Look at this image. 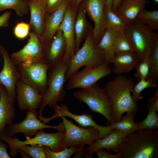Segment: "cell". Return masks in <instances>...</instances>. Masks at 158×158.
I'll return each mask as SVG.
<instances>
[{
    "label": "cell",
    "instance_id": "6da1fadb",
    "mask_svg": "<svg viewBox=\"0 0 158 158\" xmlns=\"http://www.w3.org/2000/svg\"><path fill=\"white\" fill-rule=\"evenodd\" d=\"M135 84L133 79L122 75L115 77L103 88L111 102L113 122L119 121L125 113L138 111L136 102L133 101L131 95Z\"/></svg>",
    "mask_w": 158,
    "mask_h": 158
},
{
    "label": "cell",
    "instance_id": "7a4b0ae2",
    "mask_svg": "<svg viewBox=\"0 0 158 158\" xmlns=\"http://www.w3.org/2000/svg\"><path fill=\"white\" fill-rule=\"evenodd\" d=\"M122 158H158V130L138 129L127 135L119 147L117 152Z\"/></svg>",
    "mask_w": 158,
    "mask_h": 158
},
{
    "label": "cell",
    "instance_id": "3957f363",
    "mask_svg": "<svg viewBox=\"0 0 158 158\" xmlns=\"http://www.w3.org/2000/svg\"><path fill=\"white\" fill-rule=\"evenodd\" d=\"M105 62H106L104 52L95 44L90 31L82 47L76 51L68 62L65 74L66 80H68L72 74L83 66L94 67Z\"/></svg>",
    "mask_w": 158,
    "mask_h": 158
},
{
    "label": "cell",
    "instance_id": "277c9868",
    "mask_svg": "<svg viewBox=\"0 0 158 158\" xmlns=\"http://www.w3.org/2000/svg\"><path fill=\"white\" fill-rule=\"evenodd\" d=\"M68 65V63L62 61L49 70L48 74L47 88L40 105L38 115H42L43 110L47 105L54 109L58 102L63 101L66 94L64 88L66 81L65 74Z\"/></svg>",
    "mask_w": 158,
    "mask_h": 158
},
{
    "label": "cell",
    "instance_id": "5b68a950",
    "mask_svg": "<svg viewBox=\"0 0 158 158\" xmlns=\"http://www.w3.org/2000/svg\"><path fill=\"white\" fill-rule=\"evenodd\" d=\"M65 133V130L58 131L56 133H48L40 130L34 137H26L25 140L21 141L18 138L9 137L3 132L0 133V138L8 143L10 147L8 154L10 156L15 157L18 153V147L25 145H40L49 147L54 152L60 151L64 148L62 143Z\"/></svg>",
    "mask_w": 158,
    "mask_h": 158
},
{
    "label": "cell",
    "instance_id": "8992f818",
    "mask_svg": "<svg viewBox=\"0 0 158 158\" xmlns=\"http://www.w3.org/2000/svg\"><path fill=\"white\" fill-rule=\"evenodd\" d=\"M125 30L138 55L140 61L150 56L158 36L149 26L137 20L127 24Z\"/></svg>",
    "mask_w": 158,
    "mask_h": 158
},
{
    "label": "cell",
    "instance_id": "52a82bcc",
    "mask_svg": "<svg viewBox=\"0 0 158 158\" xmlns=\"http://www.w3.org/2000/svg\"><path fill=\"white\" fill-rule=\"evenodd\" d=\"M73 97L80 101L85 103L90 110L99 113L106 119L107 125L114 122L112 118V105L111 100L103 88L96 83L75 92Z\"/></svg>",
    "mask_w": 158,
    "mask_h": 158
},
{
    "label": "cell",
    "instance_id": "ba28073f",
    "mask_svg": "<svg viewBox=\"0 0 158 158\" xmlns=\"http://www.w3.org/2000/svg\"><path fill=\"white\" fill-rule=\"evenodd\" d=\"M65 127V133L62 145L68 148L71 146L84 147L101 138L98 131L92 127H82L75 125L65 117L61 116Z\"/></svg>",
    "mask_w": 158,
    "mask_h": 158
},
{
    "label": "cell",
    "instance_id": "9c48e42d",
    "mask_svg": "<svg viewBox=\"0 0 158 158\" xmlns=\"http://www.w3.org/2000/svg\"><path fill=\"white\" fill-rule=\"evenodd\" d=\"M20 79L37 89L43 95L47 88L48 66L42 62L23 63L16 66Z\"/></svg>",
    "mask_w": 158,
    "mask_h": 158
},
{
    "label": "cell",
    "instance_id": "30bf717a",
    "mask_svg": "<svg viewBox=\"0 0 158 158\" xmlns=\"http://www.w3.org/2000/svg\"><path fill=\"white\" fill-rule=\"evenodd\" d=\"M112 72L109 63L107 62L95 67H85L82 71H77L69 77L67 89L70 90L90 87L102 78L110 75Z\"/></svg>",
    "mask_w": 158,
    "mask_h": 158
},
{
    "label": "cell",
    "instance_id": "8fae6325",
    "mask_svg": "<svg viewBox=\"0 0 158 158\" xmlns=\"http://www.w3.org/2000/svg\"><path fill=\"white\" fill-rule=\"evenodd\" d=\"M37 114L35 109L26 111V117L24 119L19 123H12L8 126L6 129V134L9 137H12L14 134L21 133L24 134L25 137L32 138L38 130L43 129L54 128L58 131L65 130L62 121L56 126L48 125L38 119Z\"/></svg>",
    "mask_w": 158,
    "mask_h": 158
},
{
    "label": "cell",
    "instance_id": "7c38bea8",
    "mask_svg": "<svg viewBox=\"0 0 158 158\" xmlns=\"http://www.w3.org/2000/svg\"><path fill=\"white\" fill-rule=\"evenodd\" d=\"M54 110L55 112L49 118L44 117L43 115H39V119L46 124L54 118L61 116L68 117L75 120L82 127L91 126L97 129L99 132L101 138H104L109 135L113 129L110 128L108 125L102 126L97 124L93 120L92 114L83 113L81 115L74 114L70 111L68 107L65 104L57 105Z\"/></svg>",
    "mask_w": 158,
    "mask_h": 158
},
{
    "label": "cell",
    "instance_id": "4fadbf2b",
    "mask_svg": "<svg viewBox=\"0 0 158 158\" xmlns=\"http://www.w3.org/2000/svg\"><path fill=\"white\" fill-rule=\"evenodd\" d=\"M26 45L20 50L11 54L10 59L16 66L23 63L44 62L43 48L37 35L32 32Z\"/></svg>",
    "mask_w": 158,
    "mask_h": 158
},
{
    "label": "cell",
    "instance_id": "5bb4252c",
    "mask_svg": "<svg viewBox=\"0 0 158 158\" xmlns=\"http://www.w3.org/2000/svg\"><path fill=\"white\" fill-rule=\"evenodd\" d=\"M106 6V0H87L85 10L94 23L92 31L93 42L97 45L106 30L104 11Z\"/></svg>",
    "mask_w": 158,
    "mask_h": 158
},
{
    "label": "cell",
    "instance_id": "9a60e30c",
    "mask_svg": "<svg viewBox=\"0 0 158 158\" xmlns=\"http://www.w3.org/2000/svg\"><path fill=\"white\" fill-rule=\"evenodd\" d=\"M75 15V11L69 4L59 28L62 32L66 42L65 52L62 60L65 63H68L76 52L74 31Z\"/></svg>",
    "mask_w": 158,
    "mask_h": 158
},
{
    "label": "cell",
    "instance_id": "2e32d148",
    "mask_svg": "<svg viewBox=\"0 0 158 158\" xmlns=\"http://www.w3.org/2000/svg\"><path fill=\"white\" fill-rule=\"evenodd\" d=\"M16 98L20 110H36L39 107L43 95L35 87L20 80L16 83Z\"/></svg>",
    "mask_w": 158,
    "mask_h": 158
},
{
    "label": "cell",
    "instance_id": "e0dca14e",
    "mask_svg": "<svg viewBox=\"0 0 158 158\" xmlns=\"http://www.w3.org/2000/svg\"><path fill=\"white\" fill-rule=\"evenodd\" d=\"M0 53L4 60L3 67L0 72V85H3L11 96L16 98V84L20 80L19 73L8 52L4 47L0 45Z\"/></svg>",
    "mask_w": 158,
    "mask_h": 158
},
{
    "label": "cell",
    "instance_id": "ac0fdd59",
    "mask_svg": "<svg viewBox=\"0 0 158 158\" xmlns=\"http://www.w3.org/2000/svg\"><path fill=\"white\" fill-rule=\"evenodd\" d=\"M69 0H65L56 9L46 15L44 30L40 39L43 48L51 42L58 30L69 4Z\"/></svg>",
    "mask_w": 158,
    "mask_h": 158
},
{
    "label": "cell",
    "instance_id": "d6986e66",
    "mask_svg": "<svg viewBox=\"0 0 158 158\" xmlns=\"http://www.w3.org/2000/svg\"><path fill=\"white\" fill-rule=\"evenodd\" d=\"M66 48L62 32L59 29L51 42L43 48V61L48 66L49 70L62 61Z\"/></svg>",
    "mask_w": 158,
    "mask_h": 158
},
{
    "label": "cell",
    "instance_id": "ffe728a7",
    "mask_svg": "<svg viewBox=\"0 0 158 158\" xmlns=\"http://www.w3.org/2000/svg\"><path fill=\"white\" fill-rule=\"evenodd\" d=\"M127 135L120 131L114 130L108 136L100 138L91 145L83 149V156L92 158L94 152L99 150L104 149L117 152L118 149Z\"/></svg>",
    "mask_w": 158,
    "mask_h": 158
},
{
    "label": "cell",
    "instance_id": "44dd1931",
    "mask_svg": "<svg viewBox=\"0 0 158 158\" xmlns=\"http://www.w3.org/2000/svg\"><path fill=\"white\" fill-rule=\"evenodd\" d=\"M30 12L29 23L32 32L36 34L40 40L44 33L45 20L47 13L46 0L37 2L32 0L28 1Z\"/></svg>",
    "mask_w": 158,
    "mask_h": 158
},
{
    "label": "cell",
    "instance_id": "7402d4cb",
    "mask_svg": "<svg viewBox=\"0 0 158 158\" xmlns=\"http://www.w3.org/2000/svg\"><path fill=\"white\" fill-rule=\"evenodd\" d=\"M15 98L8 93L3 85H0V133H6V126L12 124L16 116Z\"/></svg>",
    "mask_w": 158,
    "mask_h": 158
},
{
    "label": "cell",
    "instance_id": "603a6c76",
    "mask_svg": "<svg viewBox=\"0 0 158 158\" xmlns=\"http://www.w3.org/2000/svg\"><path fill=\"white\" fill-rule=\"evenodd\" d=\"M139 61L140 59L135 52H118L111 62L113 64L112 71L117 75H123L135 68Z\"/></svg>",
    "mask_w": 158,
    "mask_h": 158
},
{
    "label": "cell",
    "instance_id": "cb8c5ba5",
    "mask_svg": "<svg viewBox=\"0 0 158 158\" xmlns=\"http://www.w3.org/2000/svg\"><path fill=\"white\" fill-rule=\"evenodd\" d=\"M147 0H123L121 4L115 12L127 24L136 20L137 16L147 4Z\"/></svg>",
    "mask_w": 158,
    "mask_h": 158
},
{
    "label": "cell",
    "instance_id": "d4e9b609",
    "mask_svg": "<svg viewBox=\"0 0 158 158\" xmlns=\"http://www.w3.org/2000/svg\"><path fill=\"white\" fill-rule=\"evenodd\" d=\"M118 30L109 27L106 28L105 33L97 46L102 49L105 54V61L109 63L114 57L113 46Z\"/></svg>",
    "mask_w": 158,
    "mask_h": 158
},
{
    "label": "cell",
    "instance_id": "484cf974",
    "mask_svg": "<svg viewBox=\"0 0 158 158\" xmlns=\"http://www.w3.org/2000/svg\"><path fill=\"white\" fill-rule=\"evenodd\" d=\"M136 112L137 111H133L126 113L119 121L108 125L111 128L122 132L127 135L138 129L136 122L134 120Z\"/></svg>",
    "mask_w": 158,
    "mask_h": 158
},
{
    "label": "cell",
    "instance_id": "4316f807",
    "mask_svg": "<svg viewBox=\"0 0 158 158\" xmlns=\"http://www.w3.org/2000/svg\"><path fill=\"white\" fill-rule=\"evenodd\" d=\"M147 106L148 112L147 116L142 121L136 122L138 129H157L158 128V108L152 97L149 100Z\"/></svg>",
    "mask_w": 158,
    "mask_h": 158
},
{
    "label": "cell",
    "instance_id": "83f0119b",
    "mask_svg": "<svg viewBox=\"0 0 158 158\" xmlns=\"http://www.w3.org/2000/svg\"><path fill=\"white\" fill-rule=\"evenodd\" d=\"M86 12L85 9H80L75 20L74 31L76 52L79 49L81 42L83 40L88 28L87 23L85 18Z\"/></svg>",
    "mask_w": 158,
    "mask_h": 158
},
{
    "label": "cell",
    "instance_id": "f1b7e54d",
    "mask_svg": "<svg viewBox=\"0 0 158 158\" xmlns=\"http://www.w3.org/2000/svg\"><path fill=\"white\" fill-rule=\"evenodd\" d=\"M113 50L115 56L118 52H135L131 42L125 30L118 31L114 41Z\"/></svg>",
    "mask_w": 158,
    "mask_h": 158
},
{
    "label": "cell",
    "instance_id": "f546056e",
    "mask_svg": "<svg viewBox=\"0 0 158 158\" xmlns=\"http://www.w3.org/2000/svg\"><path fill=\"white\" fill-rule=\"evenodd\" d=\"M8 9L14 10L20 17L26 15L29 11L28 1L25 0H0V12Z\"/></svg>",
    "mask_w": 158,
    "mask_h": 158
},
{
    "label": "cell",
    "instance_id": "4dcf8cb0",
    "mask_svg": "<svg viewBox=\"0 0 158 158\" xmlns=\"http://www.w3.org/2000/svg\"><path fill=\"white\" fill-rule=\"evenodd\" d=\"M104 17L106 28H113L117 30H124L127 24L112 10L105 9Z\"/></svg>",
    "mask_w": 158,
    "mask_h": 158
},
{
    "label": "cell",
    "instance_id": "1f68e13d",
    "mask_svg": "<svg viewBox=\"0 0 158 158\" xmlns=\"http://www.w3.org/2000/svg\"><path fill=\"white\" fill-rule=\"evenodd\" d=\"M137 20L141 23L150 27L154 30H158V11H147L145 9L137 16Z\"/></svg>",
    "mask_w": 158,
    "mask_h": 158
},
{
    "label": "cell",
    "instance_id": "d6a6232c",
    "mask_svg": "<svg viewBox=\"0 0 158 158\" xmlns=\"http://www.w3.org/2000/svg\"><path fill=\"white\" fill-rule=\"evenodd\" d=\"M156 84L150 79H142L135 84L132 90V97L134 101L136 102L143 99L141 95L142 91L148 88H154L157 86Z\"/></svg>",
    "mask_w": 158,
    "mask_h": 158
},
{
    "label": "cell",
    "instance_id": "836d02e7",
    "mask_svg": "<svg viewBox=\"0 0 158 158\" xmlns=\"http://www.w3.org/2000/svg\"><path fill=\"white\" fill-rule=\"evenodd\" d=\"M156 84L158 80V38L149 58V78Z\"/></svg>",
    "mask_w": 158,
    "mask_h": 158
},
{
    "label": "cell",
    "instance_id": "e575fe53",
    "mask_svg": "<svg viewBox=\"0 0 158 158\" xmlns=\"http://www.w3.org/2000/svg\"><path fill=\"white\" fill-rule=\"evenodd\" d=\"M44 150L46 158H70L76 152L77 148L71 146L69 148L64 147L60 151L54 152L49 147L44 146Z\"/></svg>",
    "mask_w": 158,
    "mask_h": 158
},
{
    "label": "cell",
    "instance_id": "d590c367",
    "mask_svg": "<svg viewBox=\"0 0 158 158\" xmlns=\"http://www.w3.org/2000/svg\"><path fill=\"white\" fill-rule=\"evenodd\" d=\"M44 146L36 145L29 146L25 145L18 147V150L23 152L32 158H46L44 152Z\"/></svg>",
    "mask_w": 158,
    "mask_h": 158
},
{
    "label": "cell",
    "instance_id": "8d00e7d4",
    "mask_svg": "<svg viewBox=\"0 0 158 158\" xmlns=\"http://www.w3.org/2000/svg\"><path fill=\"white\" fill-rule=\"evenodd\" d=\"M150 57H146L140 61L135 68L134 76L138 81L142 79L149 78Z\"/></svg>",
    "mask_w": 158,
    "mask_h": 158
},
{
    "label": "cell",
    "instance_id": "74e56055",
    "mask_svg": "<svg viewBox=\"0 0 158 158\" xmlns=\"http://www.w3.org/2000/svg\"><path fill=\"white\" fill-rule=\"evenodd\" d=\"M30 26V23L24 22L18 23L15 26L13 32L15 37L20 39L26 38L29 34Z\"/></svg>",
    "mask_w": 158,
    "mask_h": 158
},
{
    "label": "cell",
    "instance_id": "f35d334b",
    "mask_svg": "<svg viewBox=\"0 0 158 158\" xmlns=\"http://www.w3.org/2000/svg\"><path fill=\"white\" fill-rule=\"evenodd\" d=\"M95 152L98 158H122V153L120 152L116 154H110L107 152L106 150L101 149Z\"/></svg>",
    "mask_w": 158,
    "mask_h": 158
},
{
    "label": "cell",
    "instance_id": "ab89813d",
    "mask_svg": "<svg viewBox=\"0 0 158 158\" xmlns=\"http://www.w3.org/2000/svg\"><path fill=\"white\" fill-rule=\"evenodd\" d=\"M65 0H46V14H49L58 8Z\"/></svg>",
    "mask_w": 158,
    "mask_h": 158
},
{
    "label": "cell",
    "instance_id": "60d3db41",
    "mask_svg": "<svg viewBox=\"0 0 158 158\" xmlns=\"http://www.w3.org/2000/svg\"><path fill=\"white\" fill-rule=\"evenodd\" d=\"M11 12L6 11L0 16V28L1 27H6L11 15Z\"/></svg>",
    "mask_w": 158,
    "mask_h": 158
},
{
    "label": "cell",
    "instance_id": "b9f144b4",
    "mask_svg": "<svg viewBox=\"0 0 158 158\" xmlns=\"http://www.w3.org/2000/svg\"><path fill=\"white\" fill-rule=\"evenodd\" d=\"M7 147L3 143L2 140H0V158H10L11 156L7 153Z\"/></svg>",
    "mask_w": 158,
    "mask_h": 158
},
{
    "label": "cell",
    "instance_id": "7bdbcfd3",
    "mask_svg": "<svg viewBox=\"0 0 158 158\" xmlns=\"http://www.w3.org/2000/svg\"><path fill=\"white\" fill-rule=\"evenodd\" d=\"M123 0H113L112 11L115 12L120 6Z\"/></svg>",
    "mask_w": 158,
    "mask_h": 158
},
{
    "label": "cell",
    "instance_id": "ee69618b",
    "mask_svg": "<svg viewBox=\"0 0 158 158\" xmlns=\"http://www.w3.org/2000/svg\"><path fill=\"white\" fill-rule=\"evenodd\" d=\"M155 102L156 107L158 108V89H157L152 97Z\"/></svg>",
    "mask_w": 158,
    "mask_h": 158
},
{
    "label": "cell",
    "instance_id": "f6af8a7d",
    "mask_svg": "<svg viewBox=\"0 0 158 158\" xmlns=\"http://www.w3.org/2000/svg\"><path fill=\"white\" fill-rule=\"evenodd\" d=\"M113 0H106V6L107 8L112 10Z\"/></svg>",
    "mask_w": 158,
    "mask_h": 158
},
{
    "label": "cell",
    "instance_id": "bcb514c9",
    "mask_svg": "<svg viewBox=\"0 0 158 158\" xmlns=\"http://www.w3.org/2000/svg\"><path fill=\"white\" fill-rule=\"evenodd\" d=\"M83 0H73L74 4V5L75 8L74 10L75 11V9L76 8L78 5H79L80 2Z\"/></svg>",
    "mask_w": 158,
    "mask_h": 158
},
{
    "label": "cell",
    "instance_id": "7dc6e473",
    "mask_svg": "<svg viewBox=\"0 0 158 158\" xmlns=\"http://www.w3.org/2000/svg\"><path fill=\"white\" fill-rule=\"evenodd\" d=\"M32 0L35 1H36V2H40L41 1V0Z\"/></svg>",
    "mask_w": 158,
    "mask_h": 158
},
{
    "label": "cell",
    "instance_id": "c3c4849f",
    "mask_svg": "<svg viewBox=\"0 0 158 158\" xmlns=\"http://www.w3.org/2000/svg\"><path fill=\"white\" fill-rule=\"evenodd\" d=\"M154 1L156 3H158V0H154Z\"/></svg>",
    "mask_w": 158,
    "mask_h": 158
},
{
    "label": "cell",
    "instance_id": "681fc988",
    "mask_svg": "<svg viewBox=\"0 0 158 158\" xmlns=\"http://www.w3.org/2000/svg\"><path fill=\"white\" fill-rule=\"evenodd\" d=\"M26 0V1H28V0Z\"/></svg>",
    "mask_w": 158,
    "mask_h": 158
},
{
    "label": "cell",
    "instance_id": "f907efd6",
    "mask_svg": "<svg viewBox=\"0 0 158 158\" xmlns=\"http://www.w3.org/2000/svg\"><path fill=\"white\" fill-rule=\"evenodd\" d=\"M0 140H1V139L0 138Z\"/></svg>",
    "mask_w": 158,
    "mask_h": 158
}]
</instances>
